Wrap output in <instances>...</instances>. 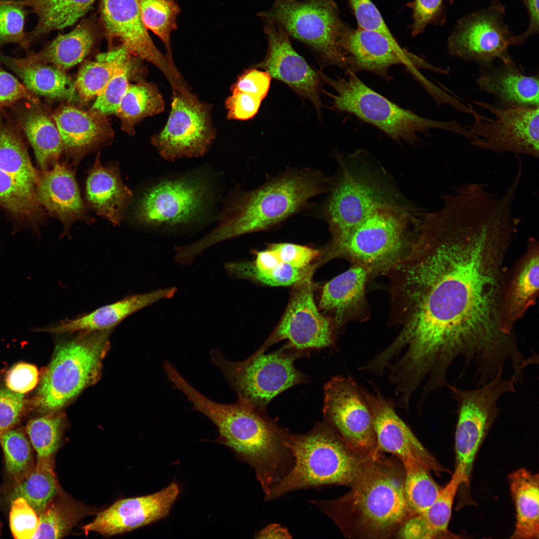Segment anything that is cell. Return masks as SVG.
I'll list each match as a JSON object with an SVG mask.
<instances>
[{"label": "cell", "instance_id": "1", "mask_svg": "<svg viewBox=\"0 0 539 539\" xmlns=\"http://www.w3.org/2000/svg\"><path fill=\"white\" fill-rule=\"evenodd\" d=\"M517 232L507 215L476 201L425 213L409 250L385 274L391 323L400 327L391 346L406 365L445 376L458 360L465 372H484L513 354L515 333L502 311Z\"/></svg>", "mask_w": 539, "mask_h": 539}, {"label": "cell", "instance_id": "2", "mask_svg": "<svg viewBox=\"0 0 539 539\" xmlns=\"http://www.w3.org/2000/svg\"><path fill=\"white\" fill-rule=\"evenodd\" d=\"M174 387L185 395L194 409L216 425L219 442L254 469L268 496L293 467V456L285 445L289 432L264 411L240 401L226 404L210 400L183 376L175 380Z\"/></svg>", "mask_w": 539, "mask_h": 539}, {"label": "cell", "instance_id": "3", "mask_svg": "<svg viewBox=\"0 0 539 539\" xmlns=\"http://www.w3.org/2000/svg\"><path fill=\"white\" fill-rule=\"evenodd\" d=\"M333 179L314 170L293 169L241 192L225 209L214 230L185 246V255L194 260L219 243L281 223L306 207L310 199L329 191Z\"/></svg>", "mask_w": 539, "mask_h": 539}, {"label": "cell", "instance_id": "4", "mask_svg": "<svg viewBox=\"0 0 539 539\" xmlns=\"http://www.w3.org/2000/svg\"><path fill=\"white\" fill-rule=\"evenodd\" d=\"M383 454L374 459L343 496L310 502L349 539H387L409 517L404 468Z\"/></svg>", "mask_w": 539, "mask_h": 539}, {"label": "cell", "instance_id": "5", "mask_svg": "<svg viewBox=\"0 0 539 539\" xmlns=\"http://www.w3.org/2000/svg\"><path fill=\"white\" fill-rule=\"evenodd\" d=\"M402 198L376 205L358 224L321 251L320 263L340 258L384 275L409 250L424 212Z\"/></svg>", "mask_w": 539, "mask_h": 539}, {"label": "cell", "instance_id": "6", "mask_svg": "<svg viewBox=\"0 0 539 539\" xmlns=\"http://www.w3.org/2000/svg\"><path fill=\"white\" fill-rule=\"evenodd\" d=\"M285 445L293 456V467L265 498L267 501L302 489L330 485L351 487L375 459L353 450L325 421L306 433H289Z\"/></svg>", "mask_w": 539, "mask_h": 539}, {"label": "cell", "instance_id": "7", "mask_svg": "<svg viewBox=\"0 0 539 539\" xmlns=\"http://www.w3.org/2000/svg\"><path fill=\"white\" fill-rule=\"evenodd\" d=\"M338 171L322 214L330 239L360 223L378 204L401 198L384 169L363 151L336 156Z\"/></svg>", "mask_w": 539, "mask_h": 539}, {"label": "cell", "instance_id": "8", "mask_svg": "<svg viewBox=\"0 0 539 539\" xmlns=\"http://www.w3.org/2000/svg\"><path fill=\"white\" fill-rule=\"evenodd\" d=\"M344 77L331 78L321 72L323 81L336 92H327L332 99L331 108L354 115L380 129L396 141L415 144L419 132L440 129L460 135L467 139L471 133L458 121H439L418 115L403 108L374 91L362 82L356 73L345 70Z\"/></svg>", "mask_w": 539, "mask_h": 539}, {"label": "cell", "instance_id": "9", "mask_svg": "<svg viewBox=\"0 0 539 539\" xmlns=\"http://www.w3.org/2000/svg\"><path fill=\"white\" fill-rule=\"evenodd\" d=\"M109 330L80 331L57 343L37 389L35 404L41 411H58L99 379L109 348Z\"/></svg>", "mask_w": 539, "mask_h": 539}, {"label": "cell", "instance_id": "10", "mask_svg": "<svg viewBox=\"0 0 539 539\" xmlns=\"http://www.w3.org/2000/svg\"><path fill=\"white\" fill-rule=\"evenodd\" d=\"M265 352L257 351L236 362L227 359L219 349L210 352L212 363L236 392L238 401L262 411L281 392L306 381L294 365L303 353L287 345L272 353Z\"/></svg>", "mask_w": 539, "mask_h": 539}, {"label": "cell", "instance_id": "11", "mask_svg": "<svg viewBox=\"0 0 539 539\" xmlns=\"http://www.w3.org/2000/svg\"><path fill=\"white\" fill-rule=\"evenodd\" d=\"M257 16L275 22L289 36L313 50L324 63L348 69L341 41L349 28L332 0H275L269 9Z\"/></svg>", "mask_w": 539, "mask_h": 539}, {"label": "cell", "instance_id": "12", "mask_svg": "<svg viewBox=\"0 0 539 539\" xmlns=\"http://www.w3.org/2000/svg\"><path fill=\"white\" fill-rule=\"evenodd\" d=\"M39 171L22 131L6 110L0 112V208L16 220L36 224L44 216L37 195Z\"/></svg>", "mask_w": 539, "mask_h": 539}, {"label": "cell", "instance_id": "13", "mask_svg": "<svg viewBox=\"0 0 539 539\" xmlns=\"http://www.w3.org/2000/svg\"><path fill=\"white\" fill-rule=\"evenodd\" d=\"M499 373L489 382L471 389L449 384L447 388L457 405V422L455 434L456 466L460 467L469 481L478 449L502 409L499 399L514 393L521 376L512 373L509 378Z\"/></svg>", "mask_w": 539, "mask_h": 539}, {"label": "cell", "instance_id": "14", "mask_svg": "<svg viewBox=\"0 0 539 539\" xmlns=\"http://www.w3.org/2000/svg\"><path fill=\"white\" fill-rule=\"evenodd\" d=\"M171 110L163 128L154 134L152 144L167 161L199 157L216 137L212 106L198 99L186 84L172 87Z\"/></svg>", "mask_w": 539, "mask_h": 539}, {"label": "cell", "instance_id": "15", "mask_svg": "<svg viewBox=\"0 0 539 539\" xmlns=\"http://www.w3.org/2000/svg\"><path fill=\"white\" fill-rule=\"evenodd\" d=\"M475 104L489 111L493 118L478 113L466 127L474 139L470 144L493 152L515 153L535 158L539 156V107L499 106L482 101Z\"/></svg>", "mask_w": 539, "mask_h": 539}, {"label": "cell", "instance_id": "16", "mask_svg": "<svg viewBox=\"0 0 539 539\" xmlns=\"http://www.w3.org/2000/svg\"><path fill=\"white\" fill-rule=\"evenodd\" d=\"M324 421L358 453L375 458L378 452L373 416L363 388L351 376L332 377L324 387Z\"/></svg>", "mask_w": 539, "mask_h": 539}, {"label": "cell", "instance_id": "17", "mask_svg": "<svg viewBox=\"0 0 539 539\" xmlns=\"http://www.w3.org/2000/svg\"><path fill=\"white\" fill-rule=\"evenodd\" d=\"M505 14L501 3L462 16L448 37V53L482 66L511 57L508 49L514 35L505 22Z\"/></svg>", "mask_w": 539, "mask_h": 539}, {"label": "cell", "instance_id": "18", "mask_svg": "<svg viewBox=\"0 0 539 539\" xmlns=\"http://www.w3.org/2000/svg\"><path fill=\"white\" fill-rule=\"evenodd\" d=\"M336 329L331 319L321 314L314 300L312 277L293 285L287 307L278 324L257 350L265 351L282 340L301 352L331 346Z\"/></svg>", "mask_w": 539, "mask_h": 539}, {"label": "cell", "instance_id": "19", "mask_svg": "<svg viewBox=\"0 0 539 539\" xmlns=\"http://www.w3.org/2000/svg\"><path fill=\"white\" fill-rule=\"evenodd\" d=\"M341 47L348 60L347 70L356 74L369 72L389 81L392 79L390 68L402 65L423 81L426 78L418 74L419 69L443 75L448 72L447 69L434 66L402 48L396 40L373 30L349 28L342 39Z\"/></svg>", "mask_w": 539, "mask_h": 539}, {"label": "cell", "instance_id": "20", "mask_svg": "<svg viewBox=\"0 0 539 539\" xmlns=\"http://www.w3.org/2000/svg\"><path fill=\"white\" fill-rule=\"evenodd\" d=\"M268 40L266 55L254 67L262 68L271 77L287 85L302 97L308 98L320 114L322 106L320 99V71H316L292 47L290 36L280 26L272 20L258 16Z\"/></svg>", "mask_w": 539, "mask_h": 539}, {"label": "cell", "instance_id": "21", "mask_svg": "<svg viewBox=\"0 0 539 539\" xmlns=\"http://www.w3.org/2000/svg\"><path fill=\"white\" fill-rule=\"evenodd\" d=\"M100 13L108 37L119 40L132 55L154 64L170 85L182 79L176 67L154 43L142 20L138 0H101Z\"/></svg>", "mask_w": 539, "mask_h": 539}, {"label": "cell", "instance_id": "22", "mask_svg": "<svg viewBox=\"0 0 539 539\" xmlns=\"http://www.w3.org/2000/svg\"><path fill=\"white\" fill-rule=\"evenodd\" d=\"M370 384L371 391L363 388V390L373 416L378 452L391 453L401 462L413 460L437 475L444 472L397 414L396 402L383 396L375 383Z\"/></svg>", "mask_w": 539, "mask_h": 539}, {"label": "cell", "instance_id": "23", "mask_svg": "<svg viewBox=\"0 0 539 539\" xmlns=\"http://www.w3.org/2000/svg\"><path fill=\"white\" fill-rule=\"evenodd\" d=\"M206 193L204 185L196 181H162L144 193L136 210V219L153 226L188 222L201 212Z\"/></svg>", "mask_w": 539, "mask_h": 539}, {"label": "cell", "instance_id": "24", "mask_svg": "<svg viewBox=\"0 0 539 539\" xmlns=\"http://www.w3.org/2000/svg\"><path fill=\"white\" fill-rule=\"evenodd\" d=\"M179 493L178 485L173 482L153 494L119 500L82 529L86 534L96 532L109 537L150 524L169 514Z\"/></svg>", "mask_w": 539, "mask_h": 539}, {"label": "cell", "instance_id": "25", "mask_svg": "<svg viewBox=\"0 0 539 539\" xmlns=\"http://www.w3.org/2000/svg\"><path fill=\"white\" fill-rule=\"evenodd\" d=\"M59 133L67 163L76 166L85 156L105 144L113 131L105 115L62 105L51 112Z\"/></svg>", "mask_w": 539, "mask_h": 539}, {"label": "cell", "instance_id": "26", "mask_svg": "<svg viewBox=\"0 0 539 539\" xmlns=\"http://www.w3.org/2000/svg\"><path fill=\"white\" fill-rule=\"evenodd\" d=\"M371 276L366 268L351 265L347 270L324 285L319 307L329 315L336 329L350 321L368 318L365 288Z\"/></svg>", "mask_w": 539, "mask_h": 539}, {"label": "cell", "instance_id": "27", "mask_svg": "<svg viewBox=\"0 0 539 539\" xmlns=\"http://www.w3.org/2000/svg\"><path fill=\"white\" fill-rule=\"evenodd\" d=\"M71 166L67 162H58L49 170H39L37 185L40 205L63 224L64 233L76 221L91 223L93 221L81 198Z\"/></svg>", "mask_w": 539, "mask_h": 539}, {"label": "cell", "instance_id": "28", "mask_svg": "<svg viewBox=\"0 0 539 539\" xmlns=\"http://www.w3.org/2000/svg\"><path fill=\"white\" fill-rule=\"evenodd\" d=\"M5 110L26 136L41 170H49L59 162L62 142L47 105L39 98L23 100Z\"/></svg>", "mask_w": 539, "mask_h": 539}, {"label": "cell", "instance_id": "29", "mask_svg": "<svg viewBox=\"0 0 539 539\" xmlns=\"http://www.w3.org/2000/svg\"><path fill=\"white\" fill-rule=\"evenodd\" d=\"M482 66L476 79L480 90L488 93L506 106H539V76L528 75L511 57Z\"/></svg>", "mask_w": 539, "mask_h": 539}, {"label": "cell", "instance_id": "30", "mask_svg": "<svg viewBox=\"0 0 539 539\" xmlns=\"http://www.w3.org/2000/svg\"><path fill=\"white\" fill-rule=\"evenodd\" d=\"M132 197V192L122 180L118 167L116 164L103 165L98 153L86 181L87 206L118 226L123 221Z\"/></svg>", "mask_w": 539, "mask_h": 539}, {"label": "cell", "instance_id": "31", "mask_svg": "<svg viewBox=\"0 0 539 539\" xmlns=\"http://www.w3.org/2000/svg\"><path fill=\"white\" fill-rule=\"evenodd\" d=\"M539 242L528 240L527 250L511 271L505 292L503 320L506 327L515 331V323L535 304L539 290Z\"/></svg>", "mask_w": 539, "mask_h": 539}, {"label": "cell", "instance_id": "32", "mask_svg": "<svg viewBox=\"0 0 539 539\" xmlns=\"http://www.w3.org/2000/svg\"><path fill=\"white\" fill-rule=\"evenodd\" d=\"M177 291L176 287H170L132 295L44 330L56 334L109 330L130 314L160 300L172 298Z\"/></svg>", "mask_w": 539, "mask_h": 539}, {"label": "cell", "instance_id": "33", "mask_svg": "<svg viewBox=\"0 0 539 539\" xmlns=\"http://www.w3.org/2000/svg\"><path fill=\"white\" fill-rule=\"evenodd\" d=\"M95 40L93 25L85 21L69 32L59 34L40 51H28L24 57L12 59L20 66L48 64L64 71L80 62L89 53Z\"/></svg>", "mask_w": 539, "mask_h": 539}, {"label": "cell", "instance_id": "34", "mask_svg": "<svg viewBox=\"0 0 539 539\" xmlns=\"http://www.w3.org/2000/svg\"><path fill=\"white\" fill-rule=\"evenodd\" d=\"M468 483L459 467L450 481L441 488L433 504L423 512L409 517L396 535L404 539H435L448 535L454 500L460 485Z\"/></svg>", "mask_w": 539, "mask_h": 539}, {"label": "cell", "instance_id": "35", "mask_svg": "<svg viewBox=\"0 0 539 539\" xmlns=\"http://www.w3.org/2000/svg\"><path fill=\"white\" fill-rule=\"evenodd\" d=\"M0 61L11 70L33 95L50 99L77 100L75 83L63 70L48 64L20 66L0 50Z\"/></svg>", "mask_w": 539, "mask_h": 539}, {"label": "cell", "instance_id": "36", "mask_svg": "<svg viewBox=\"0 0 539 539\" xmlns=\"http://www.w3.org/2000/svg\"><path fill=\"white\" fill-rule=\"evenodd\" d=\"M96 0H23L37 16L33 29L27 32L22 47H29L46 35L73 25L88 12Z\"/></svg>", "mask_w": 539, "mask_h": 539}, {"label": "cell", "instance_id": "37", "mask_svg": "<svg viewBox=\"0 0 539 539\" xmlns=\"http://www.w3.org/2000/svg\"><path fill=\"white\" fill-rule=\"evenodd\" d=\"M510 490L516 511L512 539H538L539 537V479L525 468L509 476Z\"/></svg>", "mask_w": 539, "mask_h": 539}, {"label": "cell", "instance_id": "38", "mask_svg": "<svg viewBox=\"0 0 539 539\" xmlns=\"http://www.w3.org/2000/svg\"><path fill=\"white\" fill-rule=\"evenodd\" d=\"M92 509L76 501L60 489L39 515V526L33 539L63 538Z\"/></svg>", "mask_w": 539, "mask_h": 539}, {"label": "cell", "instance_id": "39", "mask_svg": "<svg viewBox=\"0 0 539 539\" xmlns=\"http://www.w3.org/2000/svg\"><path fill=\"white\" fill-rule=\"evenodd\" d=\"M165 107L164 99L156 85L141 80L129 83L116 114L121 120L122 129L132 135L137 123L162 113Z\"/></svg>", "mask_w": 539, "mask_h": 539}, {"label": "cell", "instance_id": "40", "mask_svg": "<svg viewBox=\"0 0 539 539\" xmlns=\"http://www.w3.org/2000/svg\"><path fill=\"white\" fill-rule=\"evenodd\" d=\"M132 55L123 45L100 53L96 61L85 63L80 69L75 83L78 96L82 102L97 96L112 77L121 62Z\"/></svg>", "mask_w": 539, "mask_h": 539}, {"label": "cell", "instance_id": "41", "mask_svg": "<svg viewBox=\"0 0 539 539\" xmlns=\"http://www.w3.org/2000/svg\"><path fill=\"white\" fill-rule=\"evenodd\" d=\"M53 467L35 462L26 475L14 483L9 499L24 498L39 515L60 489Z\"/></svg>", "mask_w": 539, "mask_h": 539}, {"label": "cell", "instance_id": "42", "mask_svg": "<svg viewBox=\"0 0 539 539\" xmlns=\"http://www.w3.org/2000/svg\"><path fill=\"white\" fill-rule=\"evenodd\" d=\"M318 266L317 263H314L304 269H297L281 263L273 269L262 270L256 267L254 262H230L224 264L228 275L231 277L270 286L294 285L307 278L312 277Z\"/></svg>", "mask_w": 539, "mask_h": 539}, {"label": "cell", "instance_id": "43", "mask_svg": "<svg viewBox=\"0 0 539 539\" xmlns=\"http://www.w3.org/2000/svg\"><path fill=\"white\" fill-rule=\"evenodd\" d=\"M64 415L56 412L30 420L26 426L28 438L36 453V463L54 467L60 444Z\"/></svg>", "mask_w": 539, "mask_h": 539}, {"label": "cell", "instance_id": "44", "mask_svg": "<svg viewBox=\"0 0 539 539\" xmlns=\"http://www.w3.org/2000/svg\"><path fill=\"white\" fill-rule=\"evenodd\" d=\"M404 470V492L409 517L430 507L441 488L432 478L430 471L412 460L401 461Z\"/></svg>", "mask_w": 539, "mask_h": 539}, {"label": "cell", "instance_id": "45", "mask_svg": "<svg viewBox=\"0 0 539 539\" xmlns=\"http://www.w3.org/2000/svg\"><path fill=\"white\" fill-rule=\"evenodd\" d=\"M141 17L147 28L160 38L165 46L170 64L175 66L171 45V35L177 28L180 8L175 0H138Z\"/></svg>", "mask_w": 539, "mask_h": 539}, {"label": "cell", "instance_id": "46", "mask_svg": "<svg viewBox=\"0 0 539 539\" xmlns=\"http://www.w3.org/2000/svg\"><path fill=\"white\" fill-rule=\"evenodd\" d=\"M6 471L14 482L26 475L35 463L31 444L24 433L11 429L0 434Z\"/></svg>", "mask_w": 539, "mask_h": 539}, {"label": "cell", "instance_id": "47", "mask_svg": "<svg viewBox=\"0 0 539 539\" xmlns=\"http://www.w3.org/2000/svg\"><path fill=\"white\" fill-rule=\"evenodd\" d=\"M129 55L119 64L101 92L96 96L90 110L104 115L116 114L119 104L128 87L133 62Z\"/></svg>", "mask_w": 539, "mask_h": 539}, {"label": "cell", "instance_id": "48", "mask_svg": "<svg viewBox=\"0 0 539 539\" xmlns=\"http://www.w3.org/2000/svg\"><path fill=\"white\" fill-rule=\"evenodd\" d=\"M26 7L23 0H5L0 3V50L10 43L22 47L27 34L25 20L29 11Z\"/></svg>", "mask_w": 539, "mask_h": 539}, {"label": "cell", "instance_id": "49", "mask_svg": "<svg viewBox=\"0 0 539 539\" xmlns=\"http://www.w3.org/2000/svg\"><path fill=\"white\" fill-rule=\"evenodd\" d=\"M9 525L14 538L32 539L39 526V516L24 498L17 497L11 501Z\"/></svg>", "mask_w": 539, "mask_h": 539}, {"label": "cell", "instance_id": "50", "mask_svg": "<svg viewBox=\"0 0 539 539\" xmlns=\"http://www.w3.org/2000/svg\"><path fill=\"white\" fill-rule=\"evenodd\" d=\"M407 6L412 10L413 36L424 32L428 25L443 26L446 21L444 0H414Z\"/></svg>", "mask_w": 539, "mask_h": 539}, {"label": "cell", "instance_id": "51", "mask_svg": "<svg viewBox=\"0 0 539 539\" xmlns=\"http://www.w3.org/2000/svg\"><path fill=\"white\" fill-rule=\"evenodd\" d=\"M358 23V27L378 32L395 40L380 12L371 0H348Z\"/></svg>", "mask_w": 539, "mask_h": 539}, {"label": "cell", "instance_id": "52", "mask_svg": "<svg viewBox=\"0 0 539 539\" xmlns=\"http://www.w3.org/2000/svg\"><path fill=\"white\" fill-rule=\"evenodd\" d=\"M269 248L276 253L281 262L297 269L318 263L315 260H319L321 256V251L291 243L273 244Z\"/></svg>", "mask_w": 539, "mask_h": 539}, {"label": "cell", "instance_id": "53", "mask_svg": "<svg viewBox=\"0 0 539 539\" xmlns=\"http://www.w3.org/2000/svg\"><path fill=\"white\" fill-rule=\"evenodd\" d=\"M0 61V112L23 100L39 98L30 92L17 78L4 70Z\"/></svg>", "mask_w": 539, "mask_h": 539}, {"label": "cell", "instance_id": "54", "mask_svg": "<svg viewBox=\"0 0 539 539\" xmlns=\"http://www.w3.org/2000/svg\"><path fill=\"white\" fill-rule=\"evenodd\" d=\"M271 77L266 71L253 67L245 71L231 86V91H239L263 100L270 89Z\"/></svg>", "mask_w": 539, "mask_h": 539}, {"label": "cell", "instance_id": "55", "mask_svg": "<svg viewBox=\"0 0 539 539\" xmlns=\"http://www.w3.org/2000/svg\"><path fill=\"white\" fill-rule=\"evenodd\" d=\"M24 394L0 390V434L12 429L19 422L24 407Z\"/></svg>", "mask_w": 539, "mask_h": 539}, {"label": "cell", "instance_id": "56", "mask_svg": "<svg viewBox=\"0 0 539 539\" xmlns=\"http://www.w3.org/2000/svg\"><path fill=\"white\" fill-rule=\"evenodd\" d=\"M262 100L248 93L234 91L225 101L227 118L229 120H247L257 113Z\"/></svg>", "mask_w": 539, "mask_h": 539}, {"label": "cell", "instance_id": "57", "mask_svg": "<svg viewBox=\"0 0 539 539\" xmlns=\"http://www.w3.org/2000/svg\"><path fill=\"white\" fill-rule=\"evenodd\" d=\"M5 381L9 390L24 394L36 386L38 381V371L33 365L19 363L8 371Z\"/></svg>", "mask_w": 539, "mask_h": 539}, {"label": "cell", "instance_id": "58", "mask_svg": "<svg viewBox=\"0 0 539 539\" xmlns=\"http://www.w3.org/2000/svg\"><path fill=\"white\" fill-rule=\"evenodd\" d=\"M527 10L529 25L524 32L513 36V45L524 43L531 36L539 33V0H522Z\"/></svg>", "mask_w": 539, "mask_h": 539}, {"label": "cell", "instance_id": "59", "mask_svg": "<svg viewBox=\"0 0 539 539\" xmlns=\"http://www.w3.org/2000/svg\"><path fill=\"white\" fill-rule=\"evenodd\" d=\"M281 263L278 256L275 252L268 248V250L258 253L256 260L254 262L256 267L262 270L273 269Z\"/></svg>", "mask_w": 539, "mask_h": 539}, {"label": "cell", "instance_id": "60", "mask_svg": "<svg viewBox=\"0 0 539 539\" xmlns=\"http://www.w3.org/2000/svg\"><path fill=\"white\" fill-rule=\"evenodd\" d=\"M256 538L260 539H290L291 535L287 529L280 525H269L255 534Z\"/></svg>", "mask_w": 539, "mask_h": 539}, {"label": "cell", "instance_id": "61", "mask_svg": "<svg viewBox=\"0 0 539 539\" xmlns=\"http://www.w3.org/2000/svg\"><path fill=\"white\" fill-rule=\"evenodd\" d=\"M450 4H453L456 0H448ZM490 4H498L501 3V0H490Z\"/></svg>", "mask_w": 539, "mask_h": 539}, {"label": "cell", "instance_id": "62", "mask_svg": "<svg viewBox=\"0 0 539 539\" xmlns=\"http://www.w3.org/2000/svg\"><path fill=\"white\" fill-rule=\"evenodd\" d=\"M4 0H0V3H1V2H3V1H4Z\"/></svg>", "mask_w": 539, "mask_h": 539}]
</instances>
